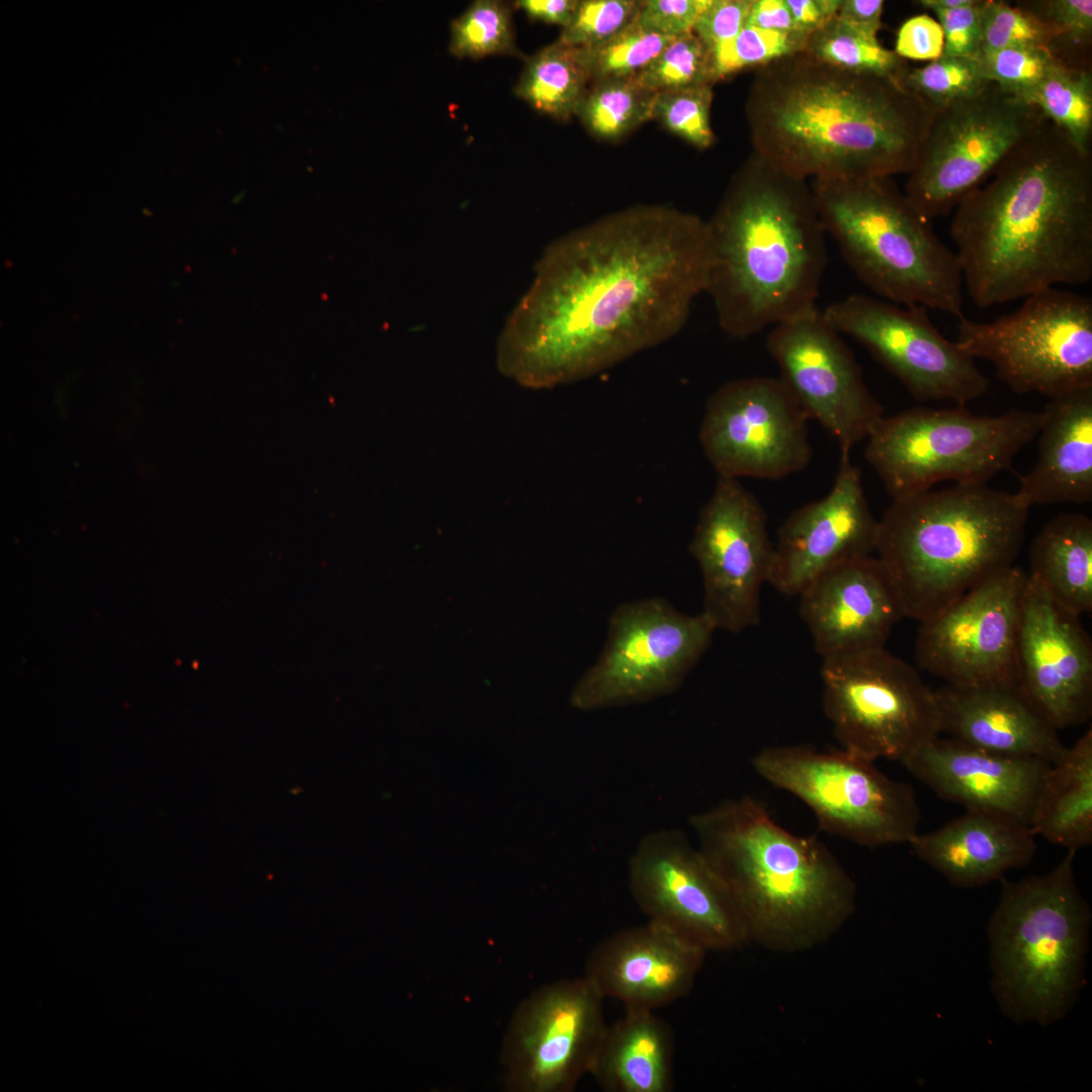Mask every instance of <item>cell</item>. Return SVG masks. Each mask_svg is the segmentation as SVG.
Instances as JSON below:
<instances>
[{
	"mask_svg": "<svg viewBox=\"0 0 1092 1092\" xmlns=\"http://www.w3.org/2000/svg\"><path fill=\"white\" fill-rule=\"evenodd\" d=\"M707 225L661 205L608 214L550 243L499 337V370L552 388L676 335L705 291Z\"/></svg>",
	"mask_w": 1092,
	"mask_h": 1092,
	"instance_id": "obj_1",
	"label": "cell"
},
{
	"mask_svg": "<svg viewBox=\"0 0 1092 1092\" xmlns=\"http://www.w3.org/2000/svg\"><path fill=\"white\" fill-rule=\"evenodd\" d=\"M953 211L964 287L981 308L1092 278V153L1049 119Z\"/></svg>",
	"mask_w": 1092,
	"mask_h": 1092,
	"instance_id": "obj_2",
	"label": "cell"
},
{
	"mask_svg": "<svg viewBox=\"0 0 1092 1092\" xmlns=\"http://www.w3.org/2000/svg\"><path fill=\"white\" fill-rule=\"evenodd\" d=\"M746 116L756 155L798 178L908 174L933 111L902 79L852 73L805 51L756 68Z\"/></svg>",
	"mask_w": 1092,
	"mask_h": 1092,
	"instance_id": "obj_3",
	"label": "cell"
},
{
	"mask_svg": "<svg viewBox=\"0 0 1092 1092\" xmlns=\"http://www.w3.org/2000/svg\"><path fill=\"white\" fill-rule=\"evenodd\" d=\"M706 225L704 292L727 335L745 339L816 307L827 253L806 179L753 153Z\"/></svg>",
	"mask_w": 1092,
	"mask_h": 1092,
	"instance_id": "obj_4",
	"label": "cell"
},
{
	"mask_svg": "<svg viewBox=\"0 0 1092 1092\" xmlns=\"http://www.w3.org/2000/svg\"><path fill=\"white\" fill-rule=\"evenodd\" d=\"M690 825L746 937L803 945L852 912L854 884L834 854L816 837L783 828L755 799L723 801Z\"/></svg>",
	"mask_w": 1092,
	"mask_h": 1092,
	"instance_id": "obj_5",
	"label": "cell"
},
{
	"mask_svg": "<svg viewBox=\"0 0 1092 1092\" xmlns=\"http://www.w3.org/2000/svg\"><path fill=\"white\" fill-rule=\"evenodd\" d=\"M1028 509L1013 493L956 484L893 499L875 551L905 617L923 621L1014 564Z\"/></svg>",
	"mask_w": 1092,
	"mask_h": 1092,
	"instance_id": "obj_6",
	"label": "cell"
},
{
	"mask_svg": "<svg viewBox=\"0 0 1092 1092\" xmlns=\"http://www.w3.org/2000/svg\"><path fill=\"white\" fill-rule=\"evenodd\" d=\"M1075 850L1049 873L1001 879L988 924L991 988L1015 1022L1049 1026L1075 1005L1084 984L1091 910L1076 883Z\"/></svg>",
	"mask_w": 1092,
	"mask_h": 1092,
	"instance_id": "obj_7",
	"label": "cell"
},
{
	"mask_svg": "<svg viewBox=\"0 0 1092 1092\" xmlns=\"http://www.w3.org/2000/svg\"><path fill=\"white\" fill-rule=\"evenodd\" d=\"M824 228L880 298L964 316L958 256L890 177L814 179Z\"/></svg>",
	"mask_w": 1092,
	"mask_h": 1092,
	"instance_id": "obj_8",
	"label": "cell"
},
{
	"mask_svg": "<svg viewBox=\"0 0 1092 1092\" xmlns=\"http://www.w3.org/2000/svg\"><path fill=\"white\" fill-rule=\"evenodd\" d=\"M1043 411L977 416L965 405L917 406L883 417L866 438L864 456L893 499L940 482L985 484L1008 469L1037 436Z\"/></svg>",
	"mask_w": 1092,
	"mask_h": 1092,
	"instance_id": "obj_9",
	"label": "cell"
},
{
	"mask_svg": "<svg viewBox=\"0 0 1092 1092\" xmlns=\"http://www.w3.org/2000/svg\"><path fill=\"white\" fill-rule=\"evenodd\" d=\"M752 765L803 801L826 832L871 847L908 843L918 833L914 790L887 777L875 761L843 749L783 745L760 750Z\"/></svg>",
	"mask_w": 1092,
	"mask_h": 1092,
	"instance_id": "obj_10",
	"label": "cell"
},
{
	"mask_svg": "<svg viewBox=\"0 0 1092 1092\" xmlns=\"http://www.w3.org/2000/svg\"><path fill=\"white\" fill-rule=\"evenodd\" d=\"M991 322L959 318L957 345L1014 391L1053 398L1092 387V300L1048 288Z\"/></svg>",
	"mask_w": 1092,
	"mask_h": 1092,
	"instance_id": "obj_11",
	"label": "cell"
},
{
	"mask_svg": "<svg viewBox=\"0 0 1092 1092\" xmlns=\"http://www.w3.org/2000/svg\"><path fill=\"white\" fill-rule=\"evenodd\" d=\"M716 627L661 598L619 605L598 660L577 680L570 705L588 712L641 704L677 691L708 650Z\"/></svg>",
	"mask_w": 1092,
	"mask_h": 1092,
	"instance_id": "obj_12",
	"label": "cell"
},
{
	"mask_svg": "<svg viewBox=\"0 0 1092 1092\" xmlns=\"http://www.w3.org/2000/svg\"><path fill=\"white\" fill-rule=\"evenodd\" d=\"M823 709L841 749L901 761L940 735L934 690L885 647L822 658Z\"/></svg>",
	"mask_w": 1092,
	"mask_h": 1092,
	"instance_id": "obj_13",
	"label": "cell"
},
{
	"mask_svg": "<svg viewBox=\"0 0 1092 1092\" xmlns=\"http://www.w3.org/2000/svg\"><path fill=\"white\" fill-rule=\"evenodd\" d=\"M1045 120L1021 96L987 82L933 111L904 193L930 221L948 214Z\"/></svg>",
	"mask_w": 1092,
	"mask_h": 1092,
	"instance_id": "obj_14",
	"label": "cell"
},
{
	"mask_svg": "<svg viewBox=\"0 0 1092 1092\" xmlns=\"http://www.w3.org/2000/svg\"><path fill=\"white\" fill-rule=\"evenodd\" d=\"M808 420L780 378L743 377L710 395L699 438L718 476L778 480L809 464Z\"/></svg>",
	"mask_w": 1092,
	"mask_h": 1092,
	"instance_id": "obj_15",
	"label": "cell"
},
{
	"mask_svg": "<svg viewBox=\"0 0 1092 1092\" xmlns=\"http://www.w3.org/2000/svg\"><path fill=\"white\" fill-rule=\"evenodd\" d=\"M822 312L838 333L862 344L916 399L965 405L988 389L975 359L937 330L925 307L851 294Z\"/></svg>",
	"mask_w": 1092,
	"mask_h": 1092,
	"instance_id": "obj_16",
	"label": "cell"
},
{
	"mask_svg": "<svg viewBox=\"0 0 1092 1092\" xmlns=\"http://www.w3.org/2000/svg\"><path fill=\"white\" fill-rule=\"evenodd\" d=\"M1026 571L1015 564L989 576L920 621L915 659L960 687L1017 686V635Z\"/></svg>",
	"mask_w": 1092,
	"mask_h": 1092,
	"instance_id": "obj_17",
	"label": "cell"
},
{
	"mask_svg": "<svg viewBox=\"0 0 1092 1092\" xmlns=\"http://www.w3.org/2000/svg\"><path fill=\"white\" fill-rule=\"evenodd\" d=\"M689 550L702 573L703 612L716 629L739 633L759 624L774 544L762 506L738 478L718 476Z\"/></svg>",
	"mask_w": 1092,
	"mask_h": 1092,
	"instance_id": "obj_18",
	"label": "cell"
},
{
	"mask_svg": "<svg viewBox=\"0 0 1092 1092\" xmlns=\"http://www.w3.org/2000/svg\"><path fill=\"white\" fill-rule=\"evenodd\" d=\"M604 999L584 976L545 985L529 996L505 1040L508 1089L572 1091L589 1074L607 1026Z\"/></svg>",
	"mask_w": 1092,
	"mask_h": 1092,
	"instance_id": "obj_19",
	"label": "cell"
},
{
	"mask_svg": "<svg viewBox=\"0 0 1092 1092\" xmlns=\"http://www.w3.org/2000/svg\"><path fill=\"white\" fill-rule=\"evenodd\" d=\"M766 348L782 382L840 454H850L884 417L841 334L817 307L774 326Z\"/></svg>",
	"mask_w": 1092,
	"mask_h": 1092,
	"instance_id": "obj_20",
	"label": "cell"
},
{
	"mask_svg": "<svg viewBox=\"0 0 1092 1092\" xmlns=\"http://www.w3.org/2000/svg\"><path fill=\"white\" fill-rule=\"evenodd\" d=\"M628 885L649 921L705 950L730 949L746 938L726 888L680 830H657L639 841L629 859Z\"/></svg>",
	"mask_w": 1092,
	"mask_h": 1092,
	"instance_id": "obj_21",
	"label": "cell"
},
{
	"mask_svg": "<svg viewBox=\"0 0 1092 1092\" xmlns=\"http://www.w3.org/2000/svg\"><path fill=\"white\" fill-rule=\"evenodd\" d=\"M1017 686L1058 731L1092 714V644L1080 617L1026 572L1017 635Z\"/></svg>",
	"mask_w": 1092,
	"mask_h": 1092,
	"instance_id": "obj_22",
	"label": "cell"
},
{
	"mask_svg": "<svg viewBox=\"0 0 1092 1092\" xmlns=\"http://www.w3.org/2000/svg\"><path fill=\"white\" fill-rule=\"evenodd\" d=\"M878 522L866 498L859 469L849 454H840L828 494L795 510L780 527L768 583L781 594L799 596L826 571L871 556Z\"/></svg>",
	"mask_w": 1092,
	"mask_h": 1092,
	"instance_id": "obj_23",
	"label": "cell"
},
{
	"mask_svg": "<svg viewBox=\"0 0 1092 1092\" xmlns=\"http://www.w3.org/2000/svg\"><path fill=\"white\" fill-rule=\"evenodd\" d=\"M800 616L822 657L883 648L905 614L877 557L840 564L799 595Z\"/></svg>",
	"mask_w": 1092,
	"mask_h": 1092,
	"instance_id": "obj_24",
	"label": "cell"
},
{
	"mask_svg": "<svg viewBox=\"0 0 1092 1092\" xmlns=\"http://www.w3.org/2000/svg\"><path fill=\"white\" fill-rule=\"evenodd\" d=\"M705 949L652 921L622 929L590 951L584 977L625 1009L655 1011L689 993Z\"/></svg>",
	"mask_w": 1092,
	"mask_h": 1092,
	"instance_id": "obj_25",
	"label": "cell"
},
{
	"mask_svg": "<svg viewBox=\"0 0 1092 1092\" xmlns=\"http://www.w3.org/2000/svg\"><path fill=\"white\" fill-rule=\"evenodd\" d=\"M940 798L967 810L999 813L1029 825L1052 762L1006 756L937 736L900 761Z\"/></svg>",
	"mask_w": 1092,
	"mask_h": 1092,
	"instance_id": "obj_26",
	"label": "cell"
},
{
	"mask_svg": "<svg viewBox=\"0 0 1092 1092\" xmlns=\"http://www.w3.org/2000/svg\"><path fill=\"white\" fill-rule=\"evenodd\" d=\"M934 692L940 733L950 738L1000 755L1037 757L1052 763L1067 748L1018 686L945 684Z\"/></svg>",
	"mask_w": 1092,
	"mask_h": 1092,
	"instance_id": "obj_27",
	"label": "cell"
},
{
	"mask_svg": "<svg viewBox=\"0 0 1092 1092\" xmlns=\"http://www.w3.org/2000/svg\"><path fill=\"white\" fill-rule=\"evenodd\" d=\"M921 860L959 888L984 886L1026 866L1036 850L1031 827L982 810L965 814L908 842Z\"/></svg>",
	"mask_w": 1092,
	"mask_h": 1092,
	"instance_id": "obj_28",
	"label": "cell"
},
{
	"mask_svg": "<svg viewBox=\"0 0 1092 1092\" xmlns=\"http://www.w3.org/2000/svg\"><path fill=\"white\" fill-rule=\"evenodd\" d=\"M1036 462L1021 477L1015 500L1036 505L1092 499V387L1053 398L1043 410Z\"/></svg>",
	"mask_w": 1092,
	"mask_h": 1092,
	"instance_id": "obj_29",
	"label": "cell"
},
{
	"mask_svg": "<svg viewBox=\"0 0 1092 1092\" xmlns=\"http://www.w3.org/2000/svg\"><path fill=\"white\" fill-rule=\"evenodd\" d=\"M673 1038L655 1011L626 1009L606 1026L589 1075L606 1092H670Z\"/></svg>",
	"mask_w": 1092,
	"mask_h": 1092,
	"instance_id": "obj_30",
	"label": "cell"
},
{
	"mask_svg": "<svg viewBox=\"0 0 1092 1092\" xmlns=\"http://www.w3.org/2000/svg\"><path fill=\"white\" fill-rule=\"evenodd\" d=\"M1029 826L1051 843L1077 851L1092 843V729L1053 762Z\"/></svg>",
	"mask_w": 1092,
	"mask_h": 1092,
	"instance_id": "obj_31",
	"label": "cell"
},
{
	"mask_svg": "<svg viewBox=\"0 0 1092 1092\" xmlns=\"http://www.w3.org/2000/svg\"><path fill=\"white\" fill-rule=\"evenodd\" d=\"M1027 574L1068 612H1091L1092 520L1063 514L1050 521L1030 546Z\"/></svg>",
	"mask_w": 1092,
	"mask_h": 1092,
	"instance_id": "obj_32",
	"label": "cell"
},
{
	"mask_svg": "<svg viewBox=\"0 0 1092 1092\" xmlns=\"http://www.w3.org/2000/svg\"><path fill=\"white\" fill-rule=\"evenodd\" d=\"M588 85L575 49L555 41L526 60L514 93L536 111L567 121L576 116Z\"/></svg>",
	"mask_w": 1092,
	"mask_h": 1092,
	"instance_id": "obj_33",
	"label": "cell"
},
{
	"mask_svg": "<svg viewBox=\"0 0 1092 1092\" xmlns=\"http://www.w3.org/2000/svg\"><path fill=\"white\" fill-rule=\"evenodd\" d=\"M1022 98L1037 107L1082 152L1091 153L1092 70L1057 64Z\"/></svg>",
	"mask_w": 1092,
	"mask_h": 1092,
	"instance_id": "obj_34",
	"label": "cell"
},
{
	"mask_svg": "<svg viewBox=\"0 0 1092 1092\" xmlns=\"http://www.w3.org/2000/svg\"><path fill=\"white\" fill-rule=\"evenodd\" d=\"M655 96L635 76L600 81L589 85L576 116L598 139L617 140L653 119Z\"/></svg>",
	"mask_w": 1092,
	"mask_h": 1092,
	"instance_id": "obj_35",
	"label": "cell"
},
{
	"mask_svg": "<svg viewBox=\"0 0 1092 1092\" xmlns=\"http://www.w3.org/2000/svg\"><path fill=\"white\" fill-rule=\"evenodd\" d=\"M815 59L852 73H870L902 79L908 67L878 37L867 35L832 18L810 33L804 50Z\"/></svg>",
	"mask_w": 1092,
	"mask_h": 1092,
	"instance_id": "obj_36",
	"label": "cell"
},
{
	"mask_svg": "<svg viewBox=\"0 0 1092 1092\" xmlns=\"http://www.w3.org/2000/svg\"><path fill=\"white\" fill-rule=\"evenodd\" d=\"M449 53L458 59L519 56L510 6L475 0L450 24Z\"/></svg>",
	"mask_w": 1092,
	"mask_h": 1092,
	"instance_id": "obj_37",
	"label": "cell"
},
{
	"mask_svg": "<svg viewBox=\"0 0 1092 1092\" xmlns=\"http://www.w3.org/2000/svg\"><path fill=\"white\" fill-rule=\"evenodd\" d=\"M1015 5L1049 28L1052 34L1049 52L1058 63L1091 70V0H1027Z\"/></svg>",
	"mask_w": 1092,
	"mask_h": 1092,
	"instance_id": "obj_38",
	"label": "cell"
},
{
	"mask_svg": "<svg viewBox=\"0 0 1092 1092\" xmlns=\"http://www.w3.org/2000/svg\"><path fill=\"white\" fill-rule=\"evenodd\" d=\"M673 38L649 32L634 20L603 42L574 49L593 84L636 76Z\"/></svg>",
	"mask_w": 1092,
	"mask_h": 1092,
	"instance_id": "obj_39",
	"label": "cell"
},
{
	"mask_svg": "<svg viewBox=\"0 0 1092 1092\" xmlns=\"http://www.w3.org/2000/svg\"><path fill=\"white\" fill-rule=\"evenodd\" d=\"M635 79L654 93L718 81L713 53L694 31L674 37Z\"/></svg>",
	"mask_w": 1092,
	"mask_h": 1092,
	"instance_id": "obj_40",
	"label": "cell"
},
{
	"mask_svg": "<svg viewBox=\"0 0 1092 1092\" xmlns=\"http://www.w3.org/2000/svg\"><path fill=\"white\" fill-rule=\"evenodd\" d=\"M902 82L935 111L974 95L988 81L976 59L941 55L922 68H908Z\"/></svg>",
	"mask_w": 1092,
	"mask_h": 1092,
	"instance_id": "obj_41",
	"label": "cell"
},
{
	"mask_svg": "<svg viewBox=\"0 0 1092 1092\" xmlns=\"http://www.w3.org/2000/svg\"><path fill=\"white\" fill-rule=\"evenodd\" d=\"M807 35L744 26L713 51L718 80L746 68H758L803 51Z\"/></svg>",
	"mask_w": 1092,
	"mask_h": 1092,
	"instance_id": "obj_42",
	"label": "cell"
},
{
	"mask_svg": "<svg viewBox=\"0 0 1092 1092\" xmlns=\"http://www.w3.org/2000/svg\"><path fill=\"white\" fill-rule=\"evenodd\" d=\"M712 86H698L656 93L653 119L699 149L714 142L710 122Z\"/></svg>",
	"mask_w": 1092,
	"mask_h": 1092,
	"instance_id": "obj_43",
	"label": "cell"
},
{
	"mask_svg": "<svg viewBox=\"0 0 1092 1092\" xmlns=\"http://www.w3.org/2000/svg\"><path fill=\"white\" fill-rule=\"evenodd\" d=\"M981 53L1014 47H1041L1049 51L1052 34L1034 16L1001 0H982Z\"/></svg>",
	"mask_w": 1092,
	"mask_h": 1092,
	"instance_id": "obj_44",
	"label": "cell"
},
{
	"mask_svg": "<svg viewBox=\"0 0 1092 1092\" xmlns=\"http://www.w3.org/2000/svg\"><path fill=\"white\" fill-rule=\"evenodd\" d=\"M976 60L986 81L1021 97L1060 64L1041 47L1006 48L981 53Z\"/></svg>",
	"mask_w": 1092,
	"mask_h": 1092,
	"instance_id": "obj_45",
	"label": "cell"
},
{
	"mask_svg": "<svg viewBox=\"0 0 1092 1092\" xmlns=\"http://www.w3.org/2000/svg\"><path fill=\"white\" fill-rule=\"evenodd\" d=\"M640 3L637 0H578L570 22L562 28L556 41L571 48L603 42L635 20Z\"/></svg>",
	"mask_w": 1092,
	"mask_h": 1092,
	"instance_id": "obj_46",
	"label": "cell"
},
{
	"mask_svg": "<svg viewBox=\"0 0 1092 1092\" xmlns=\"http://www.w3.org/2000/svg\"><path fill=\"white\" fill-rule=\"evenodd\" d=\"M710 0H645L635 18L643 29L668 37L693 31Z\"/></svg>",
	"mask_w": 1092,
	"mask_h": 1092,
	"instance_id": "obj_47",
	"label": "cell"
},
{
	"mask_svg": "<svg viewBox=\"0 0 1092 1092\" xmlns=\"http://www.w3.org/2000/svg\"><path fill=\"white\" fill-rule=\"evenodd\" d=\"M982 0L972 4L951 8L932 10L943 32L942 55L977 59L981 52V15Z\"/></svg>",
	"mask_w": 1092,
	"mask_h": 1092,
	"instance_id": "obj_48",
	"label": "cell"
},
{
	"mask_svg": "<svg viewBox=\"0 0 1092 1092\" xmlns=\"http://www.w3.org/2000/svg\"><path fill=\"white\" fill-rule=\"evenodd\" d=\"M753 0H710L693 31L712 51L744 27Z\"/></svg>",
	"mask_w": 1092,
	"mask_h": 1092,
	"instance_id": "obj_49",
	"label": "cell"
},
{
	"mask_svg": "<svg viewBox=\"0 0 1092 1092\" xmlns=\"http://www.w3.org/2000/svg\"><path fill=\"white\" fill-rule=\"evenodd\" d=\"M943 32L937 20L927 14L907 19L900 27L895 53L902 59L933 61L942 55Z\"/></svg>",
	"mask_w": 1092,
	"mask_h": 1092,
	"instance_id": "obj_50",
	"label": "cell"
},
{
	"mask_svg": "<svg viewBox=\"0 0 1092 1092\" xmlns=\"http://www.w3.org/2000/svg\"><path fill=\"white\" fill-rule=\"evenodd\" d=\"M744 26L807 35L796 26L785 0H753Z\"/></svg>",
	"mask_w": 1092,
	"mask_h": 1092,
	"instance_id": "obj_51",
	"label": "cell"
},
{
	"mask_svg": "<svg viewBox=\"0 0 1092 1092\" xmlns=\"http://www.w3.org/2000/svg\"><path fill=\"white\" fill-rule=\"evenodd\" d=\"M883 9L882 0H841L836 18L867 35L878 37Z\"/></svg>",
	"mask_w": 1092,
	"mask_h": 1092,
	"instance_id": "obj_52",
	"label": "cell"
},
{
	"mask_svg": "<svg viewBox=\"0 0 1092 1092\" xmlns=\"http://www.w3.org/2000/svg\"><path fill=\"white\" fill-rule=\"evenodd\" d=\"M798 29L809 35L837 14L841 0H785Z\"/></svg>",
	"mask_w": 1092,
	"mask_h": 1092,
	"instance_id": "obj_53",
	"label": "cell"
},
{
	"mask_svg": "<svg viewBox=\"0 0 1092 1092\" xmlns=\"http://www.w3.org/2000/svg\"><path fill=\"white\" fill-rule=\"evenodd\" d=\"M578 0H519L515 6L528 18L565 27L571 20Z\"/></svg>",
	"mask_w": 1092,
	"mask_h": 1092,
	"instance_id": "obj_54",
	"label": "cell"
},
{
	"mask_svg": "<svg viewBox=\"0 0 1092 1092\" xmlns=\"http://www.w3.org/2000/svg\"><path fill=\"white\" fill-rule=\"evenodd\" d=\"M975 0H919L917 3L925 9H951L970 5Z\"/></svg>",
	"mask_w": 1092,
	"mask_h": 1092,
	"instance_id": "obj_55",
	"label": "cell"
}]
</instances>
